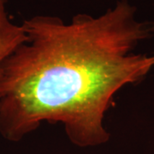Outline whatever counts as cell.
I'll return each instance as SVG.
<instances>
[{"instance_id": "7a4b0ae2", "label": "cell", "mask_w": 154, "mask_h": 154, "mask_svg": "<svg viewBox=\"0 0 154 154\" xmlns=\"http://www.w3.org/2000/svg\"><path fill=\"white\" fill-rule=\"evenodd\" d=\"M6 4L7 0H0V75L6 59L28 40L22 25L11 21Z\"/></svg>"}, {"instance_id": "6da1fadb", "label": "cell", "mask_w": 154, "mask_h": 154, "mask_svg": "<svg viewBox=\"0 0 154 154\" xmlns=\"http://www.w3.org/2000/svg\"><path fill=\"white\" fill-rule=\"evenodd\" d=\"M28 40L0 75V134L19 141L43 122L63 124L80 147L108 142L105 117L115 95L143 78L154 55L133 54L154 32L126 0L99 17L79 14L69 23L36 16L22 22Z\"/></svg>"}]
</instances>
